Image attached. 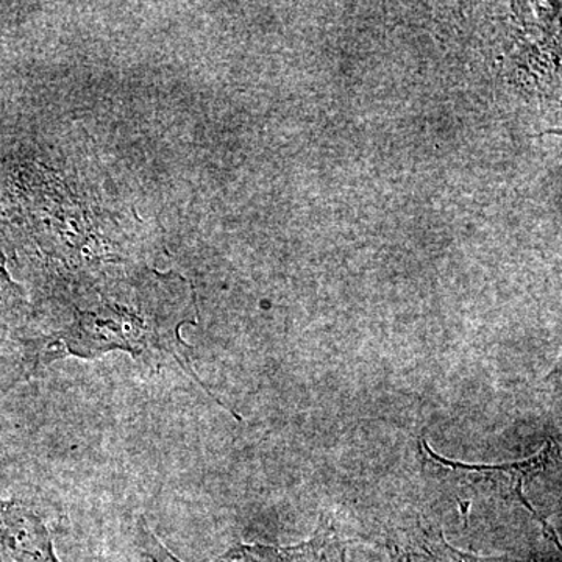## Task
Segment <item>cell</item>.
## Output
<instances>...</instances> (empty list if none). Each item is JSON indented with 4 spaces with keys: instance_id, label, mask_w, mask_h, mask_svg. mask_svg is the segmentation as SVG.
<instances>
[{
    "instance_id": "6da1fadb",
    "label": "cell",
    "mask_w": 562,
    "mask_h": 562,
    "mask_svg": "<svg viewBox=\"0 0 562 562\" xmlns=\"http://www.w3.org/2000/svg\"><path fill=\"white\" fill-rule=\"evenodd\" d=\"M195 299L181 277L140 273L95 292L61 330L40 339L38 364L66 357L99 358L113 350L128 351L136 360L161 366L172 360L222 408L228 409L199 379L190 347L180 338L184 324H194ZM241 420L238 413L232 412Z\"/></svg>"
},
{
    "instance_id": "7a4b0ae2",
    "label": "cell",
    "mask_w": 562,
    "mask_h": 562,
    "mask_svg": "<svg viewBox=\"0 0 562 562\" xmlns=\"http://www.w3.org/2000/svg\"><path fill=\"white\" fill-rule=\"evenodd\" d=\"M422 469L425 475L439 482L454 494L472 497L494 498V501L513 502L522 505L531 516L542 525L547 536L557 541L553 528L532 508L525 497V486L541 475L547 465L560 453V447L553 441L546 443L541 452L520 462L509 464H462L439 457L430 449L425 439H420Z\"/></svg>"
},
{
    "instance_id": "3957f363",
    "label": "cell",
    "mask_w": 562,
    "mask_h": 562,
    "mask_svg": "<svg viewBox=\"0 0 562 562\" xmlns=\"http://www.w3.org/2000/svg\"><path fill=\"white\" fill-rule=\"evenodd\" d=\"M136 539L140 553L151 562H181L157 538L146 520L140 517L136 525ZM346 547L328 520L308 541L292 547L236 546L213 562H344Z\"/></svg>"
},
{
    "instance_id": "277c9868",
    "label": "cell",
    "mask_w": 562,
    "mask_h": 562,
    "mask_svg": "<svg viewBox=\"0 0 562 562\" xmlns=\"http://www.w3.org/2000/svg\"><path fill=\"white\" fill-rule=\"evenodd\" d=\"M0 562H61L49 528L31 503L0 501Z\"/></svg>"
},
{
    "instance_id": "5b68a950",
    "label": "cell",
    "mask_w": 562,
    "mask_h": 562,
    "mask_svg": "<svg viewBox=\"0 0 562 562\" xmlns=\"http://www.w3.org/2000/svg\"><path fill=\"white\" fill-rule=\"evenodd\" d=\"M386 547L394 562H509L454 549L443 538L441 528L420 517L395 527L387 536Z\"/></svg>"
}]
</instances>
